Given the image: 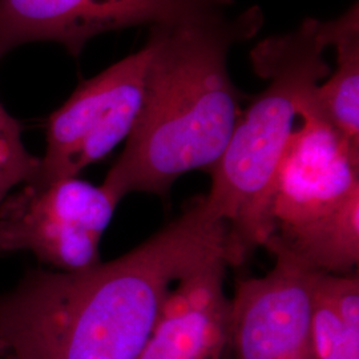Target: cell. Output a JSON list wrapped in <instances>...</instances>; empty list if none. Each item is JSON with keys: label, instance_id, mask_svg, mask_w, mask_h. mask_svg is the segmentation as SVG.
Wrapping results in <instances>:
<instances>
[{"label": "cell", "instance_id": "cell-13", "mask_svg": "<svg viewBox=\"0 0 359 359\" xmlns=\"http://www.w3.org/2000/svg\"><path fill=\"white\" fill-rule=\"evenodd\" d=\"M6 353H7V346H6V342H4V339H3V337L0 334V357L4 355Z\"/></svg>", "mask_w": 359, "mask_h": 359}, {"label": "cell", "instance_id": "cell-6", "mask_svg": "<svg viewBox=\"0 0 359 359\" xmlns=\"http://www.w3.org/2000/svg\"><path fill=\"white\" fill-rule=\"evenodd\" d=\"M314 90L301 105L302 124L292 133L276 176L269 237L310 226L359 197V152L323 117Z\"/></svg>", "mask_w": 359, "mask_h": 359}, {"label": "cell", "instance_id": "cell-14", "mask_svg": "<svg viewBox=\"0 0 359 359\" xmlns=\"http://www.w3.org/2000/svg\"><path fill=\"white\" fill-rule=\"evenodd\" d=\"M0 359H10V358H8V357H7V354H4V355H1V357H0Z\"/></svg>", "mask_w": 359, "mask_h": 359}, {"label": "cell", "instance_id": "cell-15", "mask_svg": "<svg viewBox=\"0 0 359 359\" xmlns=\"http://www.w3.org/2000/svg\"><path fill=\"white\" fill-rule=\"evenodd\" d=\"M4 53H6V52L3 51V50L0 48V56H1V57H3V55H4Z\"/></svg>", "mask_w": 359, "mask_h": 359}, {"label": "cell", "instance_id": "cell-3", "mask_svg": "<svg viewBox=\"0 0 359 359\" xmlns=\"http://www.w3.org/2000/svg\"><path fill=\"white\" fill-rule=\"evenodd\" d=\"M327 22L305 20L290 34L265 39L252 51L258 76L269 81L243 111L229 142L209 170V209L229 226L238 265L269 237L274 182L295 118L309 93L332 68Z\"/></svg>", "mask_w": 359, "mask_h": 359}, {"label": "cell", "instance_id": "cell-5", "mask_svg": "<svg viewBox=\"0 0 359 359\" xmlns=\"http://www.w3.org/2000/svg\"><path fill=\"white\" fill-rule=\"evenodd\" d=\"M152 46L83 81L47 123V148L29 184L77 177L128 139L140 115ZM28 184V182H27Z\"/></svg>", "mask_w": 359, "mask_h": 359}, {"label": "cell", "instance_id": "cell-7", "mask_svg": "<svg viewBox=\"0 0 359 359\" xmlns=\"http://www.w3.org/2000/svg\"><path fill=\"white\" fill-rule=\"evenodd\" d=\"M231 0H0V48L53 41L77 56L108 31L222 13Z\"/></svg>", "mask_w": 359, "mask_h": 359}, {"label": "cell", "instance_id": "cell-12", "mask_svg": "<svg viewBox=\"0 0 359 359\" xmlns=\"http://www.w3.org/2000/svg\"><path fill=\"white\" fill-rule=\"evenodd\" d=\"M39 167L40 157L27 149L20 123L0 103V204L16 187L35 179Z\"/></svg>", "mask_w": 359, "mask_h": 359}, {"label": "cell", "instance_id": "cell-8", "mask_svg": "<svg viewBox=\"0 0 359 359\" xmlns=\"http://www.w3.org/2000/svg\"><path fill=\"white\" fill-rule=\"evenodd\" d=\"M264 277L243 278L231 299L229 359H311L317 271L283 257Z\"/></svg>", "mask_w": 359, "mask_h": 359}, {"label": "cell", "instance_id": "cell-4", "mask_svg": "<svg viewBox=\"0 0 359 359\" xmlns=\"http://www.w3.org/2000/svg\"><path fill=\"white\" fill-rule=\"evenodd\" d=\"M118 203L77 177L25 184L0 204V256L29 252L57 271L90 269L102 262L100 241Z\"/></svg>", "mask_w": 359, "mask_h": 359}, {"label": "cell", "instance_id": "cell-2", "mask_svg": "<svg viewBox=\"0 0 359 359\" xmlns=\"http://www.w3.org/2000/svg\"><path fill=\"white\" fill-rule=\"evenodd\" d=\"M259 23L250 10L231 20L215 13L154 26L142 111L102 184L116 200L137 192L164 198L182 175L216 165L243 114L228 52Z\"/></svg>", "mask_w": 359, "mask_h": 359}, {"label": "cell", "instance_id": "cell-1", "mask_svg": "<svg viewBox=\"0 0 359 359\" xmlns=\"http://www.w3.org/2000/svg\"><path fill=\"white\" fill-rule=\"evenodd\" d=\"M237 266L229 226L205 196L128 253L90 269L27 270L0 293L10 359H137L168 295L215 257Z\"/></svg>", "mask_w": 359, "mask_h": 359}, {"label": "cell", "instance_id": "cell-11", "mask_svg": "<svg viewBox=\"0 0 359 359\" xmlns=\"http://www.w3.org/2000/svg\"><path fill=\"white\" fill-rule=\"evenodd\" d=\"M310 344L311 359H359L358 270L317 274Z\"/></svg>", "mask_w": 359, "mask_h": 359}, {"label": "cell", "instance_id": "cell-9", "mask_svg": "<svg viewBox=\"0 0 359 359\" xmlns=\"http://www.w3.org/2000/svg\"><path fill=\"white\" fill-rule=\"evenodd\" d=\"M229 266L215 257L176 283L137 359H229Z\"/></svg>", "mask_w": 359, "mask_h": 359}, {"label": "cell", "instance_id": "cell-10", "mask_svg": "<svg viewBox=\"0 0 359 359\" xmlns=\"http://www.w3.org/2000/svg\"><path fill=\"white\" fill-rule=\"evenodd\" d=\"M327 32L337 65L329 79L316 87L313 100L350 148L359 152L358 6L327 22Z\"/></svg>", "mask_w": 359, "mask_h": 359}]
</instances>
